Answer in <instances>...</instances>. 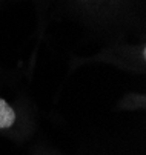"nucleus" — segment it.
Listing matches in <instances>:
<instances>
[{
  "label": "nucleus",
  "mask_w": 146,
  "mask_h": 155,
  "mask_svg": "<svg viewBox=\"0 0 146 155\" xmlns=\"http://www.w3.org/2000/svg\"><path fill=\"white\" fill-rule=\"evenodd\" d=\"M15 121V112L14 109L3 100L0 98V129H8Z\"/></svg>",
  "instance_id": "obj_1"
}]
</instances>
